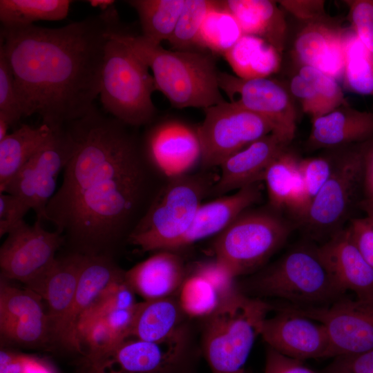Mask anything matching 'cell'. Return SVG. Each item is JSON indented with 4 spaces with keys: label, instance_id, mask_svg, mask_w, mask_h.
<instances>
[{
    "label": "cell",
    "instance_id": "obj_1",
    "mask_svg": "<svg viewBox=\"0 0 373 373\" xmlns=\"http://www.w3.org/2000/svg\"><path fill=\"white\" fill-rule=\"evenodd\" d=\"M66 126L75 147L45 220L70 252L113 257L166 179L149 159L136 128L95 106Z\"/></svg>",
    "mask_w": 373,
    "mask_h": 373
},
{
    "label": "cell",
    "instance_id": "obj_2",
    "mask_svg": "<svg viewBox=\"0 0 373 373\" xmlns=\"http://www.w3.org/2000/svg\"><path fill=\"white\" fill-rule=\"evenodd\" d=\"M112 6L57 28L1 26L0 52L12 71L23 117L58 128L86 115L99 95L104 48L119 23Z\"/></svg>",
    "mask_w": 373,
    "mask_h": 373
},
{
    "label": "cell",
    "instance_id": "obj_3",
    "mask_svg": "<svg viewBox=\"0 0 373 373\" xmlns=\"http://www.w3.org/2000/svg\"><path fill=\"white\" fill-rule=\"evenodd\" d=\"M110 35L126 45L152 72L156 90L176 108L203 110L225 102L218 84L215 57L202 50L164 48L142 35H134L120 24Z\"/></svg>",
    "mask_w": 373,
    "mask_h": 373
},
{
    "label": "cell",
    "instance_id": "obj_4",
    "mask_svg": "<svg viewBox=\"0 0 373 373\" xmlns=\"http://www.w3.org/2000/svg\"><path fill=\"white\" fill-rule=\"evenodd\" d=\"M217 177L206 171L166 179L128 240L142 251L173 250L211 195Z\"/></svg>",
    "mask_w": 373,
    "mask_h": 373
},
{
    "label": "cell",
    "instance_id": "obj_5",
    "mask_svg": "<svg viewBox=\"0 0 373 373\" xmlns=\"http://www.w3.org/2000/svg\"><path fill=\"white\" fill-rule=\"evenodd\" d=\"M247 288L254 295L285 300L298 307L328 305L344 296L323 262L318 247H294L251 278Z\"/></svg>",
    "mask_w": 373,
    "mask_h": 373
},
{
    "label": "cell",
    "instance_id": "obj_6",
    "mask_svg": "<svg viewBox=\"0 0 373 373\" xmlns=\"http://www.w3.org/2000/svg\"><path fill=\"white\" fill-rule=\"evenodd\" d=\"M274 307L237 291L206 321L203 354L212 373H245V367L267 314Z\"/></svg>",
    "mask_w": 373,
    "mask_h": 373
},
{
    "label": "cell",
    "instance_id": "obj_7",
    "mask_svg": "<svg viewBox=\"0 0 373 373\" xmlns=\"http://www.w3.org/2000/svg\"><path fill=\"white\" fill-rule=\"evenodd\" d=\"M110 33L101 73L103 108L129 126H147L157 114L152 99L157 90L154 78L146 64Z\"/></svg>",
    "mask_w": 373,
    "mask_h": 373
},
{
    "label": "cell",
    "instance_id": "obj_8",
    "mask_svg": "<svg viewBox=\"0 0 373 373\" xmlns=\"http://www.w3.org/2000/svg\"><path fill=\"white\" fill-rule=\"evenodd\" d=\"M291 224L269 206L248 209L215 236L213 258L235 277L260 267L286 242Z\"/></svg>",
    "mask_w": 373,
    "mask_h": 373
},
{
    "label": "cell",
    "instance_id": "obj_9",
    "mask_svg": "<svg viewBox=\"0 0 373 373\" xmlns=\"http://www.w3.org/2000/svg\"><path fill=\"white\" fill-rule=\"evenodd\" d=\"M365 157L353 151L335 159L329 178L298 222L309 238L325 242L343 229L365 189Z\"/></svg>",
    "mask_w": 373,
    "mask_h": 373
},
{
    "label": "cell",
    "instance_id": "obj_10",
    "mask_svg": "<svg viewBox=\"0 0 373 373\" xmlns=\"http://www.w3.org/2000/svg\"><path fill=\"white\" fill-rule=\"evenodd\" d=\"M189 345L186 325L159 342L128 338L107 351L86 357L84 373H186Z\"/></svg>",
    "mask_w": 373,
    "mask_h": 373
},
{
    "label": "cell",
    "instance_id": "obj_11",
    "mask_svg": "<svg viewBox=\"0 0 373 373\" xmlns=\"http://www.w3.org/2000/svg\"><path fill=\"white\" fill-rule=\"evenodd\" d=\"M204 112V119L197 129L200 165L204 169L220 166L232 155L274 131L267 119L236 102L225 101Z\"/></svg>",
    "mask_w": 373,
    "mask_h": 373
},
{
    "label": "cell",
    "instance_id": "obj_12",
    "mask_svg": "<svg viewBox=\"0 0 373 373\" xmlns=\"http://www.w3.org/2000/svg\"><path fill=\"white\" fill-rule=\"evenodd\" d=\"M52 130L49 140L21 169L3 192L23 200L35 211L36 220L42 222L45 220L46 206L57 190L58 176L75 147L66 125Z\"/></svg>",
    "mask_w": 373,
    "mask_h": 373
},
{
    "label": "cell",
    "instance_id": "obj_13",
    "mask_svg": "<svg viewBox=\"0 0 373 373\" xmlns=\"http://www.w3.org/2000/svg\"><path fill=\"white\" fill-rule=\"evenodd\" d=\"M279 309L308 317L323 324L329 347L327 357L354 354L373 349V296H345L321 307L287 305Z\"/></svg>",
    "mask_w": 373,
    "mask_h": 373
},
{
    "label": "cell",
    "instance_id": "obj_14",
    "mask_svg": "<svg viewBox=\"0 0 373 373\" xmlns=\"http://www.w3.org/2000/svg\"><path fill=\"white\" fill-rule=\"evenodd\" d=\"M64 244L57 231H49L36 220H24L12 230L0 248L1 276L26 285L44 272L56 259V252Z\"/></svg>",
    "mask_w": 373,
    "mask_h": 373
},
{
    "label": "cell",
    "instance_id": "obj_15",
    "mask_svg": "<svg viewBox=\"0 0 373 373\" xmlns=\"http://www.w3.org/2000/svg\"><path fill=\"white\" fill-rule=\"evenodd\" d=\"M218 84L229 98L252 112L267 119L274 133L289 144L296 130V112L284 87L269 77L243 79L220 71Z\"/></svg>",
    "mask_w": 373,
    "mask_h": 373
},
{
    "label": "cell",
    "instance_id": "obj_16",
    "mask_svg": "<svg viewBox=\"0 0 373 373\" xmlns=\"http://www.w3.org/2000/svg\"><path fill=\"white\" fill-rule=\"evenodd\" d=\"M142 134L145 152L166 178L193 171L201 162V146L197 126L179 119L155 121Z\"/></svg>",
    "mask_w": 373,
    "mask_h": 373
},
{
    "label": "cell",
    "instance_id": "obj_17",
    "mask_svg": "<svg viewBox=\"0 0 373 373\" xmlns=\"http://www.w3.org/2000/svg\"><path fill=\"white\" fill-rule=\"evenodd\" d=\"M266 318L260 336L268 347L298 360L327 357L329 341L325 326L308 317L278 309Z\"/></svg>",
    "mask_w": 373,
    "mask_h": 373
},
{
    "label": "cell",
    "instance_id": "obj_18",
    "mask_svg": "<svg viewBox=\"0 0 373 373\" xmlns=\"http://www.w3.org/2000/svg\"><path fill=\"white\" fill-rule=\"evenodd\" d=\"M86 255L70 252L55 260L26 287L39 295L47 305L52 338L61 342L71 309Z\"/></svg>",
    "mask_w": 373,
    "mask_h": 373
},
{
    "label": "cell",
    "instance_id": "obj_19",
    "mask_svg": "<svg viewBox=\"0 0 373 373\" xmlns=\"http://www.w3.org/2000/svg\"><path fill=\"white\" fill-rule=\"evenodd\" d=\"M289 144L271 133L225 160L213 186L216 197L260 182L270 164L287 150Z\"/></svg>",
    "mask_w": 373,
    "mask_h": 373
},
{
    "label": "cell",
    "instance_id": "obj_20",
    "mask_svg": "<svg viewBox=\"0 0 373 373\" xmlns=\"http://www.w3.org/2000/svg\"><path fill=\"white\" fill-rule=\"evenodd\" d=\"M261 198L260 182H257L231 194L204 202L199 207L189 229L172 251L216 236L240 213L258 202Z\"/></svg>",
    "mask_w": 373,
    "mask_h": 373
},
{
    "label": "cell",
    "instance_id": "obj_21",
    "mask_svg": "<svg viewBox=\"0 0 373 373\" xmlns=\"http://www.w3.org/2000/svg\"><path fill=\"white\" fill-rule=\"evenodd\" d=\"M325 265L340 287L356 297L373 296V267L354 244L343 228L318 247Z\"/></svg>",
    "mask_w": 373,
    "mask_h": 373
},
{
    "label": "cell",
    "instance_id": "obj_22",
    "mask_svg": "<svg viewBox=\"0 0 373 373\" xmlns=\"http://www.w3.org/2000/svg\"><path fill=\"white\" fill-rule=\"evenodd\" d=\"M346 31L325 21L306 24L295 41L296 57L302 66L315 68L336 80L342 79Z\"/></svg>",
    "mask_w": 373,
    "mask_h": 373
},
{
    "label": "cell",
    "instance_id": "obj_23",
    "mask_svg": "<svg viewBox=\"0 0 373 373\" xmlns=\"http://www.w3.org/2000/svg\"><path fill=\"white\" fill-rule=\"evenodd\" d=\"M113 258L106 255H86L79 274L73 303L66 319L61 343L82 352L77 339V325L82 314L113 282L122 277Z\"/></svg>",
    "mask_w": 373,
    "mask_h": 373
},
{
    "label": "cell",
    "instance_id": "obj_24",
    "mask_svg": "<svg viewBox=\"0 0 373 373\" xmlns=\"http://www.w3.org/2000/svg\"><path fill=\"white\" fill-rule=\"evenodd\" d=\"M187 275L183 260L175 251L160 250L124 271V279L144 300L174 296Z\"/></svg>",
    "mask_w": 373,
    "mask_h": 373
},
{
    "label": "cell",
    "instance_id": "obj_25",
    "mask_svg": "<svg viewBox=\"0 0 373 373\" xmlns=\"http://www.w3.org/2000/svg\"><path fill=\"white\" fill-rule=\"evenodd\" d=\"M308 139L313 149L338 147L373 136V113L342 105L312 120Z\"/></svg>",
    "mask_w": 373,
    "mask_h": 373
},
{
    "label": "cell",
    "instance_id": "obj_26",
    "mask_svg": "<svg viewBox=\"0 0 373 373\" xmlns=\"http://www.w3.org/2000/svg\"><path fill=\"white\" fill-rule=\"evenodd\" d=\"M222 3L238 21L243 35L259 37L282 54L287 37V23L277 1L222 0Z\"/></svg>",
    "mask_w": 373,
    "mask_h": 373
},
{
    "label": "cell",
    "instance_id": "obj_27",
    "mask_svg": "<svg viewBox=\"0 0 373 373\" xmlns=\"http://www.w3.org/2000/svg\"><path fill=\"white\" fill-rule=\"evenodd\" d=\"M185 317L177 296L137 303L129 338L150 342L166 340L186 325Z\"/></svg>",
    "mask_w": 373,
    "mask_h": 373
},
{
    "label": "cell",
    "instance_id": "obj_28",
    "mask_svg": "<svg viewBox=\"0 0 373 373\" xmlns=\"http://www.w3.org/2000/svg\"><path fill=\"white\" fill-rule=\"evenodd\" d=\"M52 130L21 124L0 141V193H3L21 169L44 146Z\"/></svg>",
    "mask_w": 373,
    "mask_h": 373
},
{
    "label": "cell",
    "instance_id": "obj_29",
    "mask_svg": "<svg viewBox=\"0 0 373 373\" xmlns=\"http://www.w3.org/2000/svg\"><path fill=\"white\" fill-rule=\"evenodd\" d=\"M235 75L243 79L269 77L280 66L281 54L263 39L243 35L223 56Z\"/></svg>",
    "mask_w": 373,
    "mask_h": 373
},
{
    "label": "cell",
    "instance_id": "obj_30",
    "mask_svg": "<svg viewBox=\"0 0 373 373\" xmlns=\"http://www.w3.org/2000/svg\"><path fill=\"white\" fill-rule=\"evenodd\" d=\"M139 17L142 35L161 44L171 37L183 10L185 0L126 1Z\"/></svg>",
    "mask_w": 373,
    "mask_h": 373
},
{
    "label": "cell",
    "instance_id": "obj_31",
    "mask_svg": "<svg viewBox=\"0 0 373 373\" xmlns=\"http://www.w3.org/2000/svg\"><path fill=\"white\" fill-rule=\"evenodd\" d=\"M72 1L0 0V21L6 28L34 25L38 21H59L68 15Z\"/></svg>",
    "mask_w": 373,
    "mask_h": 373
},
{
    "label": "cell",
    "instance_id": "obj_32",
    "mask_svg": "<svg viewBox=\"0 0 373 373\" xmlns=\"http://www.w3.org/2000/svg\"><path fill=\"white\" fill-rule=\"evenodd\" d=\"M242 31L222 1L206 17L198 39L197 50L224 56L242 37Z\"/></svg>",
    "mask_w": 373,
    "mask_h": 373
},
{
    "label": "cell",
    "instance_id": "obj_33",
    "mask_svg": "<svg viewBox=\"0 0 373 373\" xmlns=\"http://www.w3.org/2000/svg\"><path fill=\"white\" fill-rule=\"evenodd\" d=\"M342 79L345 88L349 91L373 95V55L365 48L352 29L346 31Z\"/></svg>",
    "mask_w": 373,
    "mask_h": 373
},
{
    "label": "cell",
    "instance_id": "obj_34",
    "mask_svg": "<svg viewBox=\"0 0 373 373\" xmlns=\"http://www.w3.org/2000/svg\"><path fill=\"white\" fill-rule=\"evenodd\" d=\"M179 305L188 317L207 318L224 302L220 293L207 278L191 271L177 293Z\"/></svg>",
    "mask_w": 373,
    "mask_h": 373
},
{
    "label": "cell",
    "instance_id": "obj_35",
    "mask_svg": "<svg viewBox=\"0 0 373 373\" xmlns=\"http://www.w3.org/2000/svg\"><path fill=\"white\" fill-rule=\"evenodd\" d=\"M299 160L294 153L286 150L270 164L265 173L262 181L266 184L269 205L277 211L285 209Z\"/></svg>",
    "mask_w": 373,
    "mask_h": 373
},
{
    "label": "cell",
    "instance_id": "obj_36",
    "mask_svg": "<svg viewBox=\"0 0 373 373\" xmlns=\"http://www.w3.org/2000/svg\"><path fill=\"white\" fill-rule=\"evenodd\" d=\"M220 1L185 0L175 30L168 41L173 50H198L200 31L209 13L219 5Z\"/></svg>",
    "mask_w": 373,
    "mask_h": 373
},
{
    "label": "cell",
    "instance_id": "obj_37",
    "mask_svg": "<svg viewBox=\"0 0 373 373\" xmlns=\"http://www.w3.org/2000/svg\"><path fill=\"white\" fill-rule=\"evenodd\" d=\"M42 300L31 290L18 288L1 276L0 318L48 319Z\"/></svg>",
    "mask_w": 373,
    "mask_h": 373
},
{
    "label": "cell",
    "instance_id": "obj_38",
    "mask_svg": "<svg viewBox=\"0 0 373 373\" xmlns=\"http://www.w3.org/2000/svg\"><path fill=\"white\" fill-rule=\"evenodd\" d=\"M136 303L135 292L126 282L124 274L106 287L82 314L77 325V333L86 325L115 310L132 308Z\"/></svg>",
    "mask_w": 373,
    "mask_h": 373
},
{
    "label": "cell",
    "instance_id": "obj_39",
    "mask_svg": "<svg viewBox=\"0 0 373 373\" xmlns=\"http://www.w3.org/2000/svg\"><path fill=\"white\" fill-rule=\"evenodd\" d=\"M0 332L5 339L23 346H42L53 339L48 319L0 318Z\"/></svg>",
    "mask_w": 373,
    "mask_h": 373
},
{
    "label": "cell",
    "instance_id": "obj_40",
    "mask_svg": "<svg viewBox=\"0 0 373 373\" xmlns=\"http://www.w3.org/2000/svg\"><path fill=\"white\" fill-rule=\"evenodd\" d=\"M298 74L313 86L323 107L324 115L335 108L348 104L338 81L322 71L302 66Z\"/></svg>",
    "mask_w": 373,
    "mask_h": 373
},
{
    "label": "cell",
    "instance_id": "obj_41",
    "mask_svg": "<svg viewBox=\"0 0 373 373\" xmlns=\"http://www.w3.org/2000/svg\"><path fill=\"white\" fill-rule=\"evenodd\" d=\"M23 117L11 68L0 52V118L10 127Z\"/></svg>",
    "mask_w": 373,
    "mask_h": 373
},
{
    "label": "cell",
    "instance_id": "obj_42",
    "mask_svg": "<svg viewBox=\"0 0 373 373\" xmlns=\"http://www.w3.org/2000/svg\"><path fill=\"white\" fill-rule=\"evenodd\" d=\"M334 161L335 159L322 156L300 159L299 169L303 178L308 207L329 178Z\"/></svg>",
    "mask_w": 373,
    "mask_h": 373
},
{
    "label": "cell",
    "instance_id": "obj_43",
    "mask_svg": "<svg viewBox=\"0 0 373 373\" xmlns=\"http://www.w3.org/2000/svg\"><path fill=\"white\" fill-rule=\"evenodd\" d=\"M77 339L82 350V345L86 347V357L102 353L122 342L102 319L80 328L77 332Z\"/></svg>",
    "mask_w": 373,
    "mask_h": 373
},
{
    "label": "cell",
    "instance_id": "obj_44",
    "mask_svg": "<svg viewBox=\"0 0 373 373\" xmlns=\"http://www.w3.org/2000/svg\"><path fill=\"white\" fill-rule=\"evenodd\" d=\"M349 7L352 30L373 55V0L345 1Z\"/></svg>",
    "mask_w": 373,
    "mask_h": 373
},
{
    "label": "cell",
    "instance_id": "obj_45",
    "mask_svg": "<svg viewBox=\"0 0 373 373\" xmlns=\"http://www.w3.org/2000/svg\"><path fill=\"white\" fill-rule=\"evenodd\" d=\"M192 271L203 276L211 282L224 301L238 291L235 283L236 278L214 258L212 260L197 262L193 266Z\"/></svg>",
    "mask_w": 373,
    "mask_h": 373
},
{
    "label": "cell",
    "instance_id": "obj_46",
    "mask_svg": "<svg viewBox=\"0 0 373 373\" xmlns=\"http://www.w3.org/2000/svg\"><path fill=\"white\" fill-rule=\"evenodd\" d=\"M30 207L19 198L0 193V236L8 234L21 222Z\"/></svg>",
    "mask_w": 373,
    "mask_h": 373
},
{
    "label": "cell",
    "instance_id": "obj_47",
    "mask_svg": "<svg viewBox=\"0 0 373 373\" xmlns=\"http://www.w3.org/2000/svg\"><path fill=\"white\" fill-rule=\"evenodd\" d=\"M334 358L322 373H373V349Z\"/></svg>",
    "mask_w": 373,
    "mask_h": 373
},
{
    "label": "cell",
    "instance_id": "obj_48",
    "mask_svg": "<svg viewBox=\"0 0 373 373\" xmlns=\"http://www.w3.org/2000/svg\"><path fill=\"white\" fill-rule=\"evenodd\" d=\"M347 229L357 249L373 267V218L353 219Z\"/></svg>",
    "mask_w": 373,
    "mask_h": 373
},
{
    "label": "cell",
    "instance_id": "obj_49",
    "mask_svg": "<svg viewBox=\"0 0 373 373\" xmlns=\"http://www.w3.org/2000/svg\"><path fill=\"white\" fill-rule=\"evenodd\" d=\"M297 19L307 23L325 21V1L321 0H283L277 1Z\"/></svg>",
    "mask_w": 373,
    "mask_h": 373
},
{
    "label": "cell",
    "instance_id": "obj_50",
    "mask_svg": "<svg viewBox=\"0 0 373 373\" xmlns=\"http://www.w3.org/2000/svg\"><path fill=\"white\" fill-rule=\"evenodd\" d=\"M290 89L300 101L303 112L312 117V120L324 115L321 102L312 84L299 74L293 77Z\"/></svg>",
    "mask_w": 373,
    "mask_h": 373
},
{
    "label": "cell",
    "instance_id": "obj_51",
    "mask_svg": "<svg viewBox=\"0 0 373 373\" xmlns=\"http://www.w3.org/2000/svg\"><path fill=\"white\" fill-rule=\"evenodd\" d=\"M263 373H316L303 361L285 356L268 347Z\"/></svg>",
    "mask_w": 373,
    "mask_h": 373
},
{
    "label": "cell",
    "instance_id": "obj_52",
    "mask_svg": "<svg viewBox=\"0 0 373 373\" xmlns=\"http://www.w3.org/2000/svg\"><path fill=\"white\" fill-rule=\"evenodd\" d=\"M135 306L129 309L115 310L100 318L106 323L111 332L121 341L130 337Z\"/></svg>",
    "mask_w": 373,
    "mask_h": 373
},
{
    "label": "cell",
    "instance_id": "obj_53",
    "mask_svg": "<svg viewBox=\"0 0 373 373\" xmlns=\"http://www.w3.org/2000/svg\"><path fill=\"white\" fill-rule=\"evenodd\" d=\"M31 356L6 350L0 352V373H25Z\"/></svg>",
    "mask_w": 373,
    "mask_h": 373
},
{
    "label": "cell",
    "instance_id": "obj_54",
    "mask_svg": "<svg viewBox=\"0 0 373 373\" xmlns=\"http://www.w3.org/2000/svg\"><path fill=\"white\" fill-rule=\"evenodd\" d=\"M365 189L373 185V149L365 155Z\"/></svg>",
    "mask_w": 373,
    "mask_h": 373
},
{
    "label": "cell",
    "instance_id": "obj_55",
    "mask_svg": "<svg viewBox=\"0 0 373 373\" xmlns=\"http://www.w3.org/2000/svg\"><path fill=\"white\" fill-rule=\"evenodd\" d=\"M367 194V198L361 201L359 205L365 211L367 216L373 218V192Z\"/></svg>",
    "mask_w": 373,
    "mask_h": 373
},
{
    "label": "cell",
    "instance_id": "obj_56",
    "mask_svg": "<svg viewBox=\"0 0 373 373\" xmlns=\"http://www.w3.org/2000/svg\"><path fill=\"white\" fill-rule=\"evenodd\" d=\"M93 7H98L105 11L113 6L115 1L113 0H88L87 1Z\"/></svg>",
    "mask_w": 373,
    "mask_h": 373
},
{
    "label": "cell",
    "instance_id": "obj_57",
    "mask_svg": "<svg viewBox=\"0 0 373 373\" xmlns=\"http://www.w3.org/2000/svg\"><path fill=\"white\" fill-rule=\"evenodd\" d=\"M367 193L373 192V185L365 189Z\"/></svg>",
    "mask_w": 373,
    "mask_h": 373
}]
</instances>
